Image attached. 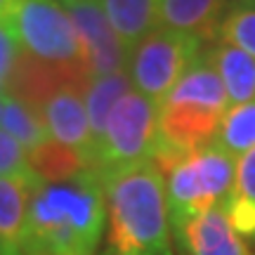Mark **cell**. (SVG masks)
Listing matches in <instances>:
<instances>
[{
	"instance_id": "obj_1",
	"label": "cell",
	"mask_w": 255,
	"mask_h": 255,
	"mask_svg": "<svg viewBox=\"0 0 255 255\" xmlns=\"http://www.w3.org/2000/svg\"><path fill=\"white\" fill-rule=\"evenodd\" d=\"M104 222L107 201L97 170L38 180L28 199L24 255H95Z\"/></svg>"
},
{
	"instance_id": "obj_2",
	"label": "cell",
	"mask_w": 255,
	"mask_h": 255,
	"mask_svg": "<svg viewBox=\"0 0 255 255\" xmlns=\"http://www.w3.org/2000/svg\"><path fill=\"white\" fill-rule=\"evenodd\" d=\"M111 255H170L165 177L151 158L100 173Z\"/></svg>"
},
{
	"instance_id": "obj_3",
	"label": "cell",
	"mask_w": 255,
	"mask_h": 255,
	"mask_svg": "<svg viewBox=\"0 0 255 255\" xmlns=\"http://www.w3.org/2000/svg\"><path fill=\"white\" fill-rule=\"evenodd\" d=\"M234 173L237 158L215 142L187 154L165 170V203L175 234L196 215L225 203L234 187Z\"/></svg>"
},
{
	"instance_id": "obj_4",
	"label": "cell",
	"mask_w": 255,
	"mask_h": 255,
	"mask_svg": "<svg viewBox=\"0 0 255 255\" xmlns=\"http://www.w3.org/2000/svg\"><path fill=\"white\" fill-rule=\"evenodd\" d=\"M21 55L52 69L90 76L88 57L66 5L59 0H21L9 17Z\"/></svg>"
},
{
	"instance_id": "obj_5",
	"label": "cell",
	"mask_w": 255,
	"mask_h": 255,
	"mask_svg": "<svg viewBox=\"0 0 255 255\" xmlns=\"http://www.w3.org/2000/svg\"><path fill=\"white\" fill-rule=\"evenodd\" d=\"M201 43L203 40L189 33L163 26L154 28L130 52L128 73L132 88L161 104L184 76V71L199 59Z\"/></svg>"
},
{
	"instance_id": "obj_6",
	"label": "cell",
	"mask_w": 255,
	"mask_h": 255,
	"mask_svg": "<svg viewBox=\"0 0 255 255\" xmlns=\"http://www.w3.org/2000/svg\"><path fill=\"white\" fill-rule=\"evenodd\" d=\"M158 139V104L135 88L114 107L92 170L107 173L121 165L146 161Z\"/></svg>"
},
{
	"instance_id": "obj_7",
	"label": "cell",
	"mask_w": 255,
	"mask_h": 255,
	"mask_svg": "<svg viewBox=\"0 0 255 255\" xmlns=\"http://www.w3.org/2000/svg\"><path fill=\"white\" fill-rule=\"evenodd\" d=\"M90 81L64 76L50 83L33 102L50 139L81 154L92 168V137L85 111V85Z\"/></svg>"
},
{
	"instance_id": "obj_8",
	"label": "cell",
	"mask_w": 255,
	"mask_h": 255,
	"mask_svg": "<svg viewBox=\"0 0 255 255\" xmlns=\"http://www.w3.org/2000/svg\"><path fill=\"white\" fill-rule=\"evenodd\" d=\"M66 9L78 31L92 78L126 71L128 62H130V50L121 43L116 31L111 28L100 0L71 2V5H66Z\"/></svg>"
},
{
	"instance_id": "obj_9",
	"label": "cell",
	"mask_w": 255,
	"mask_h": 255,
	"mask_svg": "<svg viewBox=\"0 0 255 255\" xmlns=\"http://www.w3.org/2000/svg\"><path fill=\"white\" fill-rule=\"evenodd\" d=\"M229 7L232 0H158V26L213 40Z\"/></svg>"
},
{
	"instance_id": "obj_10",
	"label": "cell",
	"mask_w": 255,
	"mask_h": 255,
	"mask_svg": "<svg viewBox=\"0 0 255 255\" xmlns=\"http://www.w3.org/2000/svg\"><path fill=\"white\" fill-rule=\"evenodd\" d=\"M177 237L189 255H251L241 237L229 227L222 206L196 215Z\"/></svg>"
},
{
	"instance_id": "obj_11",
	"label": "cell",
	"mask_w": 255,
	"mask_h": 255,
	"mask_svg": "<svg viewBox=\"0 0 255 255\" xmlns=\"http://www.w3.org/2000/svg\"><path fill=\"white\" fill-rule=\"evenodd\" d=\"M36 180L0 177V255H24V234Z\"/></svg>"
},
{
	"instance_id": "obj_12",
	"label": "cell",
	"mask_w": 255,
	"mask_h": 255,
	"mask_svg": "<svg viewBox=\"0 0 255 255\" xmlns=\"http://www.w3.org/2000/svg\"><path fill=\"white\" fill-rule=\"evenodd\" d=\"M130 90H132V81H130L128 69L90 78V83L85 85V111H88L92 137V161H95V154L104 139V130H107L111 111Z\"/></svg>"
},
{
	"instance_id": "obj_13",
	"label": "cell",
	"mask_w": 255,
	"mask_h": 255,
	"mask_svg": "<svg viewBox=\"0 0 255 255\" xmlns=\"http://www.w3.org/2000/svg\"><path fill=\"white\" fill-rule=\"evenodd\" d=\"M100 2L111 28L130 52L142 38L158 28V0H100Z\"/></svg>"
},
{
	"instance_id": "obj_14",
	"label": "cell",
	"mask_w": 255,
	"mask_h": 255,
	"mask_svg": "<svg viewBox=\"0 0 255 255\" xmlns=\"http://www.w3.org/2000/svg\"><path fill=\"white\" fill-rule=\"evenodd\" d=\"M210 64L222 78L229 107L255 100V59L234 45L220 43L210 52Z\"/></svg>"
},
{
	"instance_id": "obj_15",
	"label": "cell",
	"mask_w": 255,
	"mask_h": 255,
	"mask_svg": "<svg viewBox=\"0 0 255 255\" xmlns=\"http://www.w3.org/2000/svg\"><path fill=\"white\" fill-rule=\"evenodd\" d=\"M0 128L9 132L21 146H26V151L50 139L47 128L36 107L9 90L0 95Z\"/></svg>"
},
{
	"instance_id": "obj_16",
	"label": "cell",
	"mask_w": 255,
	"mask_h": 255,
	"mask_svg": "<svg viewBox=\"0 0 255 255\" xmlns=\"http://www.w3.org/2000/svg\"><path fill=\"white\" fill-rule=\"evenodd\" d=\"M213 142L234 158L251 151L255 146V100L246 104H232L220 121Z\"/></svg>"
},
{
	"instance_id": "obj_17",
	"label": "cell",
	"mask_w": 255,
	"mask_h": 255,
	"mask_svg": "<svg viewBox=\"0 0 255 255\" xmlns=\"http://www.w3.org/2000/svg\"><path fill=\"white\" fill-rule=\"evenodd\" d=\"M28 161L40 180H64V177H71V175L90 168L81 154H76L73 149L59 144L55 139H47L40 146L31 149Z\"/></svg>"
},
{
	"instance_id": "obj_18",
	"label": "cell",
	"mask_w": 255,
	"mask_h": 255,
	"mask_svg": "<svg viewBox=\"0 0 255 255\" xmlns=\"http://www.w3.org/2000/svg\"><path fill=\"white\" fill-rule=\"evenodd\" d=\"M218 38L255 59V5H232L220 24Z\"/></svg>"
},
{
	"instance_id": "obj_19",
	"label": "cell",
	"mask_w": 255,
	"mask_h": 255,
	"mask_svg": "<svg viewBox=\"0 0 255 255\" xmlns=\"http://www.w3.org/2000/svg\"><path fill=\"white\" fill-rule=\"evenodd\" d=\"M0 177H21V180L38 177L31 168L26 146H21L2 128H0Z\"/></svg>"
},
{
	"instance_id": "obj_20",
	"label": "cell",
	"mask_w": 255,
	"mask_h": 255,
	"mask_svg": "<svg viewBox=\"0 0 255 255\" xmlns=\"http://www.w3.org/2000/svg\"><path fill=\"white\" fill-rule=\"evenodd\" d=\"M222 210L227 215L229 227L237 232L239 237H255V203L229 191V196L222 203Z\"/></svg>"
},
{
	"instance_id": "obj_21",
	"label": "cell",
	"mask_w": 255,
	"mask_h": 255,
	"mask_svg": "<svg viewBox=\"0 0 255 255\" xmlns=\"http://www.w3.org/2000/svg\"><path fill=\"white\" fill-rule=\"evenodd\" d=\"M21 55V47H19L17 33L12 28L9 19L0 21V78L5 83H9V76L17 66V59Z\"/></svg>"
},
{
	"instance_id": "obj_22",
	"label": "cell",
	"mask_w": 255,
	"mask_h": 255,
	"mask_svg": "<svg viewBox=\"0 0 255 255\" xmlns=\"http://www.w3.org/2000/svg\"><path fill=\"white\" fill-rule=\"evenodd\" d=\"M232 191L255 203V146L237 158V173H234Z\"/></svg>"
},
{
	"instance_id": "obj_23",
	"label": "cell",
	"mask_w": 255,
	"mask_h": 255,
	"mask_svg": "<svg viewBox=\"0 0 255 255\" xmlns=\"http://www.w3.org/2000/svg\"><path fill=\"white\" fill-rule=\"evenodd\" d=\"M19 2H21V0H0V21L12 17L14 9L19 7Z\"/></svg>"
},
{
	"instance_id": "obj_24",
	"label": "cell",
	"mask_w": 255,
	"mask_h": 255,
	"mask_svg": "<svg viewBox=\"0 0 255 255\" xmlns=\"http://www.w3.org/2000/svg\"><path fill=\"white\" fill-rule=\"evenodd\" d=\"M232 5H255V0H232Z\"/></svg>"
},
{
	"instance_id": "obj_25",
	"label": "cell",
	"mask_w": 255,
	"mask_h": 255,
	"mask_svg": "<svg viewBox=\"0 0 255 255\" xmlns=\"http://www.w3.org/2000/svg\"><path fill=\"white\" fill-rule=\"evenodd\" d=\"M5 90H7V83H5L2 78H0V92H5Z\"/></svg>"
},
{
	"instance_id": "obj_26",
	"label": "cell",
	"mask_w": 255,
	"mask_h": 255,
	"mask_svg": "<svg viewBox=\"0 0 255 255\" xmlns=\"http://www.w3.org/2000/svg\"><path fill=\"white\" fill-rule=\"evenodd\" d=\"M62 5H71V2H83V0H59Z\"/></svg>"
}]
</instances>
